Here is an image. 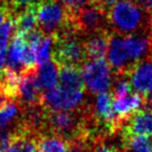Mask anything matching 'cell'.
I'll return each mask as SVG.
<instances>
[{
    "label": "cell",
    "mask_w": 152,
    "mask_h": 152,
    "mask_svg": "<svg viewBox=\"0 0 152 152\" xmlns=\"http://www.w3.org/2000/svg\"><path fill=\"white\" fill-rule=\"evenodd\" d=\"M107 24L110 31L122 37L149 32L150 14L133 1L119 0L107 10Z\"/></svg>",
    "instance_id": "1"
},
{
    "label": "cell",
    "mask_w": 152,
    "mask_h": 152,
    "mask_svg": "<svg viewBox=\"0 0 152 152\" xmlns=\"http://www.w3.org/2000/svg\"><path fill=\"white\" fill-rule=\"evenodd\" d=\"M53 45L51 59L59 67H71L80 69L88 61L83 39L81 37L61 39L52 36Z\"/></svg>",
    "instance_id": "2"
},
{
    "label": "cell",
    "mask_w": 152,
    "mask_h": 152,
    "mask_svg": "<svg viewBox=\"0 0 152 152\" xmlns=\"http://www.w3.org/2000/svg\"><path fill=\"white\" fill-rule=\"evenodd\" d=\"M107 10L97 0H90L75 15L74 22L81 36L86 37L103 29H110L107 24Z\"/></svg>",
    "instance_id": "3"
},
{
    "label": "cell",
    "mask_w": 152,
    "mask_h": 152,
    "mask_svg": "<svg viewBox=\"0 0 152 152\" xmlns=\"http://www.w3.org/2000/svg\"><path fill=\"white\" fill-rule=\"evenodd\" d=\"M85 87L91 93H102L110 89L113 83V72L104 59L89 61L81 68Z\"/></svg>",
    "instance_id": "4"
},
{
    "label": "cell",
    "mask_w": 152,
    "mask_h": 152,
    "mask_svg": "<svg viewBox=\"0 0 152 152\" xmlns=\"http://www.w3.org/2000/svg\"><path fill=\"white\" fill-rule=\"evenodd\" d=\"M42 106L47 110H78L85 105V92H67L55 87L42 93Z\"/></svg>",
    "instance_id": "5"
},
{
    "label": "cell",
    "mask_w": 152,
    "mask_h": 152,
    "mask_svg": "<svg viewBox=\"0 0 152 152\" xmlns=\"http://www.w3.org/2000/svg\"><path fill=\"white\" fill-rule=\"evenodd\" d=\"M67 13L57 0H45L38 9V27L45 36H53L65 22Z\"/></svg>",
    "instance_id": "6"
},
{
    "label": "cell",
    "mask_w": 152,
    "mask_h": 152,
    "mask_svg": "<svg viewBox=\"0 0 152 152\" xmlns=\"http://www.w3.org/2000/svg\"><path fill=\"white\" fill-rule=\"evenodd\" d=\"M17 102L21 110L42 105V91L38 85V67L26 70L20 75Z\"/></svg>",
    "instance_id": "7"
},
{
    "label": "cell",
    "mask_w": 152,
    "mask_h": 152,
    "mask_svg": "<svg viewBox=\"0 0 152 152\" xmlns=\"http://www.w3.org/2000/svg\"><path fill=\"white\" fill-rule=\"evenodd\" d=\"M121 137H152V110H139L126 119L121 127Z\"/></svg>",
    "instance_id": "8"
},
{
    "label": "cell",
    "mask_w": 152,
    "mask_h": 152,
    "mask_svg": "<svg viewBox=\"0 0 152 152\" xmlns=\"http://www.w3.org/2000/svg\"><path fill=\"white\" fill-rule=\"evenodd\" d=\"M107 64L112 68L114 74L123 73L129 66L131 61L127 54L124 45V37L119 36L114 32H110L107 49Z\"/></svg>",
    "instance_id": "9"
},
{
    "label": "cell",
    "mask_w": 152,
    "mask_h": 152,
    "mask_svg": "<svg viewBox=\"0 0 152 152\" xmlns=\"http://www.w3.org/2000/svg\"><path fill=\"white\" fill-rule=\"evenodd\" d=\"M110 32L112 31L110 29H103L83 38V45L88 61L104 59V56L107 53Z\"/></svg>",
    "instance_id": "10"
},
{
    "label": "cell",
    "mask_w": 152,
    "mask_h": 152,
    "mask_svg": "<svg viewBox=\"0 0 152 152\" xmlns=\"http://www.w3.org/2000/svg\"><path fill=\"white\" fill-rule=\"evenodd\" d=\"M124 45L131 64L151 52L152 40L149 32H139L124 37Z\"/></svg>",
    "instance_id": "11"
},
{
    "label": "cell",
    "mask_w": 152,
    "mask_h": 152,
    "mask_svg": "<svg viewBox=\"0 0 152 152\" xmlns=\"http://www.w3.org/2000/svg\"><path fill=\"white\" fill-rule=\"evenodd\" d=\"M57 88L67 92H85L86 87L81 70L71 67H59Z\"/></svg>",
    "instance_id": "12"
},
{
    "label": "cell",
    "mask_w": 152,
    "mask_h": 152,
    "mask_svg": "<svg viewBox=\"0 0 152 152\" xmlns=\"http://www.w3.org/2000/svg\"><path fill=\"white\" fill-rule=\"evenodd\" d=\"M112 100L114 113L119 117L122 125L130 115H132L133 113L139 110L141 106H143V98L137 93H131L122 98H116V99L112 98Z\"/></svg>",
    "instance_id": "13"
},
{
    "label": "cell",
    "mask_w": 152,
    "mask_h": 152,
    "mask_svg": "<svg viewBox=\"0 0 152 152\" xmlns=\"http://www.w3.org/2000/svg\"><path fill=\"white\" fill-rule=\"evenodd\" d=\"M59 66L52 59L45 61L38 67V85L41 91L55 88L58 83Z\"/></svg>",
    "instance_id": "14"
},
{
    "label": "cell",
    "mask_w": 152,
    "mask_h": 152,
    "mask_svg": "<svg viewBox=\"0 0 152 152\" xmlns=\"http://www.w3.org/2000/svg\"><path fill=\"white\" fill-rule=\"evenodd\" d=\"M37 148L40 152H68L67 140L52 133H41L34 137Z\"/></svg>",
    "instance_id": "15"
},
{
    "label": "cell",
    "mask_w": 152,
    "mask_h": 152,
    "mask_svg": "<svg viewBox=\"0 0 152 152\" xmlns=\"http://www.w3.org/2000/svg\"><path fill=\"white\" fill-rule=\"evenodd\" d=\"M40 5L31 7L14 18L16 34H23L38 27V9Z\"/></svg>",
    "instance_id": "16"
},
{
    "label": "cell",
    "mask_w": 152,
    "mask_h": 152,
    "mask_svg": "<svg viewBox=\"0 0 152 152\" xmlns=\"http://www.w3.org/2000/svg\"><path fill=\"white\" fill-rule=\"evenodd\" d=\"M124 152H152V140L144 135L122 137Z\"/></svg>",
    "instance_id": "17"
},
{
    "label": "cell",
    "mask_w": 152,
    "mask_h": 152,
    "mask_svg": "<svg viewBox=\"0 0 152 152\" xmlns=\"http://www.w3.org/2000/svg\"><path fill=\"white\" fill-rule=\"evenodd\" d=\"M53 38L52 36H45L40 43L34 47L36 58L38 65H42L45 61L51 59V51H52Z\"/></svg>",
    "instance_id": "18"
},
{
    "label": "cell",
    "mask_w": 152,
    "mask_h": 152,
    "mask_svg": "<svg viewBox=\"0 0 152 152\" xmlns=\"http://www.w3.org/2000/svg\"><path fill=\"white\" fill-rule=\"evenodd\" d=\"M43 0H7V9H9L13 18L17 17L19 14L31 7L40 5Z\"/></svg>",
    "instance_id": "19"
},
{
    "label": "cell",
    "mask_w": 152,
    "mask_h": 152,
    "mask_svg": "<svg viewBox=\"0 0 152 152\" xmlns=\"http://www.w3.org/2000/svg\"><path fill=\"white\" fill-rule=\"evenodd\" d=\"M20 110H21V107L17 101L10 102L2 110H0V131L4 130V128L9 125V123L18 115Z\"/></svg>",
    "instance_id": "20"
},
{
    "label": "cell",
    "mask_w": 152,
    "mask_h": 152,
    "mask_svg": "<svg viewBox=\"0 0 152 152\" xmlns=\"http://www.w3.org/2000/svg\"><path fill=\"white\" fill-rule=\"evenodd\" d=\"M59 1L64 9L66 10V13L69 15H75L85 4H87L90 0H57Z\"/></svg>",
    "instance_id": "21"
},
{
    "label": "cell",
    "mask_w": 152,
    "mask_h": 152,
    "mask_svg": "<svg viewBox=\"0 0 152 152\" xmlns=\"http://www.w3.org/2000/svg\"><path fill=\"white\" fill-rule=\"evenodd\" d=\"M15 137L14 130H1L0 131V152H5L12 145Z\"/></svg>",
    "instance_id": "22"
},
{
    "label": "cell",
    "mask_w": 152,
    "mask_h": 152,
    "mask_svg": "<svg viewBox=\"0 0 152 152\" xmlns=\"http://www.w3.org/2000/svg\"><path fill=\"white\" fill-rule=\"evenodd\" d=\"M134 2L139 4L147 13H152V0H135Z\"/></svg>",
    "instance_id": "23"
},
{
    "label": "cell",
    "mask_w": 152,
    "mask_h": 152,
    "mask_svg": "<svg viewBox=\"0 0 152 152\" xmlns=\"http://www.w3.org/2000/svg\"><path fill=\"white\" fill-rule=\"evenodd\" d=\"M10 17H13L10 13L7 7H0V26L2 25Z\"/></svg>",
    "instance_id": "24"
},
{
    "label": "cell",
    "mask_w": 152,
    "mask_h": 152,
    "mask_svg": "<svg viewBox=\"0 0 152 152\" xmlns=\"http://www.w3.org/2000/svg\"><path fill=\"white\" fill-rule=\"evenodd\" d=\"M95 152H119V151L115 147H113V146H107L101 143L99 145H97Z\"/></svg>",
    "instance_id": "25"
},
{
    "label": "cell",
    "mask_w": 152,
    "mask_h": 152,
    "mask_svg": "<svg viewBox=\"0 0 152 152\" xmlns=\"http://www.w3.org/2000/svg\"><path fill=\"white\" fill-rule=\"evenodd\" d=\"M97 1H99V2L101 3L102 5H104L106 9H110V7L116 2L117 0H97Z\"/></svg>",
    "instance_id": "26"
},
{
    "label": "cell",
    "mask_w": 152,
    "mask_h": 152,
    "mask_svg": "<svg viewBox=\"0 0 152 152\" xmlns=\"http://www.w3.org/2000/svg\"><path fill=\"white\" fill-rule=\"evenodd\" d=\"M149 34L152 40V13L150 14V26H149Z\"/></svg>",
    "instance_id": "27"
},
{
    "label": "cell",
    "mask_w": 152,
    "mask_h": 152,
    "mask_svg": "<svg viewBox=\"0 0 152 152\" xmlns=\"http://www.w3.org/2000/svg\"><path fill=\"white\" fill-rule=\"evenodd\" d=\"M0 7H7V0H0Z\"/></svg>",
    "instance_id": "28"
},
{
    "label": "cell",
    "mask_w": 152,
    "mask_h": 152,
    "mask_svg": "<svg viewBox=\"0 0 152 152\" xmlns=\"http://www.w3.org/2000/svg\"><path fill=\"white\" fill-rule=\"evenodd\" d=\"M128 1H133V2H134V1H135V0H128Z\"/></svg>",
    "instance_id": "29"
},
{
    "label": "cell",
    "mask_w": 152,
    "mask_h": 152,
    "mask_svg": "<svg viewBox=\"0 0 152 152\" xmlns=\"http://www.w3.org/2000/svg\"><path fill=\"white\" fill-rule=\"evenodd\" d=\"M151 53H152V48H151Z\"/></svg>",
    "instance_id": "30"
},
{
    "label": "cell",
    "mask_w": 152,
    "mask_h": 152,
    "mask_svg": "<svg viewBox=\"0 0 152 152\" xmlns=\"http://www.w3.org/2000/svg\"><path fill=\"white\" fill-rule=\"evenodd\" d=\"M43 1H45V0H43Z\"/></svg>",
    "instance_id": "31"
},
{
    "label": "cell",
    "mask_w": 152,
    "mask_h": 152,
    "mask_svg": "<svg viewBox=\"0 0 152 152\" xmlns=\"http://www.w3.org/2000/svg\"><path fill=\"white\" fill-rule=\"evenodd\" d=\"M37 152H38V151H37ZM39 152H40V151H39Z\"/></svg>",
    "instance_id": "32"
}]
</instances>
